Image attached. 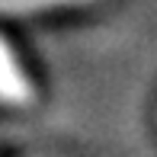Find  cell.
<instances>
[{"label":"cell","mask_w":157,"mask_h":157,"mask_svg":"<svg viewBox=\"0 0 157 157\" xmlns=\"http://www.w3.org/2000/svg\"><path fill=\"white\" fill-rule=\"evenodd\" d=\"M35 103V87L29 80V74L23 71L13 45L0 35V106H13V109H23V106Z\"/></svg>","instance_id":"1"},{"label":"cell","mask_w":157,"mask_h":157,"mask_svg":"<svg viewBox=\"0 0 157 157\" xmlns=\"http://www.w3.org/2000/svg\"><path fill=\"white\" fill-rule=\"evenodd\" d=\"M90 0H0V16H35L58 6H80Z\"/></svg>","instance_id":"2"}]
</instances>
